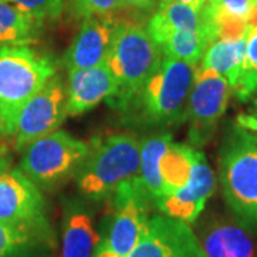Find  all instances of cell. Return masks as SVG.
Returning a JSON list of instances; mask_svg holds the SVG:
<instances>
[{"label": "cell", "mask_w": 257, "mask_h": 257, "mask_svg": "<svg viewBox=\"0 0 257 257\" xmlns=\"http://www.w3.org/2000/svg\"><path fill=\"white\" fill-rule=\"evenodd\" d=\"M197 66L163 56L155 73L143 87L119 109L132 113V117L152 127L173 126L186 119L187 100L196 77Z\"/></svg>", "instance_id": "6da1fadb"}, {"label": "cell", "mask_w": 257, "mask_h": 257, "mask_svg": "<svg viewBox=\"0 0 257 257\" xmlns=\"http://www.w3.org/2000/svg\"><path fill=\"white\" fill-rule=\"evenodd\" d=\"M57 72L55 62L29 45L0 46V135L13 136L23 104Z\"/></svg>", "instance_id": "7a4b0ae2"}, {"label": "cell", "mask_w": 257, "mask_h": 257, "mask_svg": "<svg viewBox=\"0 0 257 257\" xmlns=\"http://www.w3.org/2000/svg\"><path fill=\"white\" fill-rule=\"evenodd\" d=\"M219 177L234 217L246 229H257V147L239 124L220 147Z\"/></svg>", "instance_id": "3957f363"}, {"label": "cell", "mask_w": 257, "mask_h": 257, "mask_svg": "<svg viewBox=\"0 0 257 257\" xmlns=\"http://www.w3.org/2000/svg\"><path fill=\"white\" fill-rule=\"evenodd\" d=\"M140 167V140L130 133L110 135L90 145V152L77 170V186L86 197L104 200L119 186L136 177Z\"/></svg>", "instance_id": "277c9868"}, {"label": "cell", "mask_w": 257, "mask_h": 257, "mask_svg": "<svg viewBox=\"0 0 257 257\" xmlns=\"http://www.w3.org/2000/svg\"><path fill=\"white\" fill-rule=\"evenodd\" d=\"M162 59V49L146 29L133 23H117L104 62L119 86L117 96L111 99L116 100V106L143 87Z\"/></svg>", "instance_id": "5b68a950"}, {"label": "cell", "mask_w": 257, "mask_h": 257, "mask_svg": "<svg viewBox=\"0 0 257 257\" xmlns=\"http://www.w3.org/2000/svg\"><path fill=\"white\" fill-rule=\"evenodd\" d=\"M89 152V143L57 128L25 149L20 170L36 186L50 187L74 175Z\"/></svg>", "instance_id": "8992f818"}, {"label": "cell", "mask_w": 257, "mask_h": 257, "mask_svg": "<svg viewBox=\"0 0 257 257\" xmlns=\"http://www.w3.org/2000/svg\"><path fill=\"white\" fill-rule=\"evenodd\" d=\"M230 93L231 87L223 76L197 67L186 109L192 146H204L210 140L227 109Z\"/></svg>", "instance_id": "52a82bcc"}, {"label": "cell", "mask_w": 257, "mask_h": 257, "mask_svg": "<svg viewBox=\"0 0 257 257\" xmlns=\"http://www.w3.org/2000/svg\"><path fill=\"white\" fill-rule=\"evenodd\" d=\"M66 97L67 87L63 84L60 76L55 74L23 104L13 132L18 150H25L35 140L59 128L67 117Z\"/></svg>", "instance_id": "ba28073f"}, {"label": "cell", "mask_w": 257, "mask_h": 257, "mask_svg": "<svg viewBox=\"0 0 257 257\" xmlns=\"http://www.w3.org/2000/svg\"><path fill=\"white\" fill-rule=\"evenodd\" d=\"M113 197V216L107 236L103 241L121 257L138 244L149 219L147 204L150 199L138 176L121 183Z\"/></svg>", "instance_id": "9c48e42d"}, {"label": "cell", "mask_w": 257, "mask_h": 257, "mask_svg": "<svg viewBox=\"0 0 257 257\" xmlns=\"http://www.w3.org/2000/svg\"><path fill=\"white\" fill-rule=\"evenodd\" d=\"M0 221L50 231L45 199L22 170L0 172Z\"/></svg>", "instance_id": "30bf717a"}, {"label": "cell", "mask_w": 257, "mask_h": 257, "mask_svg": "<svg viewBox=\"0 0 257 257\" xmlns=\"http://www.w3.org/2000/svg\"><path fill=\"white\" fill-rule=\"evenodd\" d=\"M203 248L192 227L166 214L149 216L138 244L127 257H200Z\"/></svg>", "instance_id": "8fae6325"}, {"label": "cell", "mask_w": 257, "mask_h": 257, "mask_svg": "<svg viewBox=\"0 0 257 257\" xmlns=\"http://www.w3.org/2000/svg\"><path fill=\"white\" fill-rule=\"evenodd\" d=\"M214 184L216 180L210 166L202 152L196 149L189 180L183 187L162 197L155 204L162 214L190 224L200 216L214 192Z\"/></svg>", "instance_id": "7c38bea8"}, {"label": "cell", "mask_w": 257, "mask_h": 257, "mask_svg": "<svg viewBox=\"0 0 257 257\" xmlns=\"http://www.w3.org/2000/svg\"><path fill=\"white\" fill-rule=\"evenodd\" d=\"M117 22L110 16L84 18L64 56L69 72L94 67L106 62Z\"/></svg>", "instance_id": "4fadbf2b"}, {"label": "cell", "mask_w": 257, "mask_h": 257, "mask_svg": "<svg viewBox=\"0 0 257 257\" xmlns=\"http://www.w3.org/2000/svg\"><path fill=\"white\" fill-rule=\"evenodd\" d=\"M117 93V82L106 63L69 72L66 113L67 116L83 114L103 100L114 99Z\"/></svg>", "instance_id": "5bb4252c"}, {"label": "cell", "mask_w": 257, "mask_h": 257, "mask_svg": "<svg viewBox=\"0 0 257 257\" xmlns=\"http://www.w3.org/2000/svg\"><path fill=\"white\" fill-rule=\"evenodd\" d=\"M203 15L217 39H237L257 25V0H206Z\"/></svg>", "instance_id": "9a60e30c"}, {"label": "cell", "mask_w": 257, "mask_h": 257, "mask_svg": "<svg viewBox=\"0 0 257 257\" xmlns=\"http://www.w3.org/2000/svg\"><path fill=\"white\" fill-rule=\"evenodd\" d=\"M199 241L206 257H256V246L240 223L216 219L204 227Z\"/></svg>", "instance_id": "2e32d148"}, {"label": "cell", "mask_w": 257, "mask_h": 257, "mask_svg": "<svg viewBox=\"0 0 257 257\" xmlns=\"http://www.w3.org/2000/svg\"><path fill=\"white\" fill-rule=\"evenodd\" d=\"M214 30L204 18L203 10H197L179 2L160 0L157 12L150 19L146 30L157 45L165 39L169 33L177 30ZM216 35V33H214ZM217 37V36H216Z\"/></svg>", "instance_id": "e0dca14e"}, {"label": "cell", "mask_w": 257, "mask_h": 257, "mask_svg": "<svg viewBox=\"0 0 257 257\" xmlns=\"http://www.w3.org/2000/svg\"><path fill=\"white\" fill-rule=\"evenodd\" d=\"M172 143L173 138L169 133L152 135L140 142V167L138 179L150 202L156 203L163 192L162 159Z\"/></svg>", "instance_id": "ac0fdd59"}, {"label": "cell", "mask_w": 257, "mask_h": 257, "mask_svg": "<svg viewBox=\"0 0 257 257\" xmlns=\"http://www.w3.org/2000/svg\"><path fill=\"white\" fill-rule=\"evenodd\" d=\"M246 36L237 39H216L204 52L202 69H209L223 76L233 89L239 80L244 62Z\"/></svg>", "instance_id": "d6986e66"}, {"label": "cell", "mask_w": 257, "mask_h": 257, "mask_svg": "<svg viewBox=\"0 0 257 257\" xmlns=\"http://www.w3.org/2000/svg\"><path fill=\"white\" fill-rule=\"evenodd\" d=\"M97 244L99 236L90 214L82 207H73L64 219L62 257H93Z\"/></svg>", "instance_id": "ffe728a7"}, {"label": "cell", "mask_w": 257, "mask_h": 257, "mask_svg": "<svg viewBox=\"0 0 257 257\" xmlns=\"http://www.w3.org/2000/svg\"><path fill=\"white\" fill-rule=\"evenodd\" d=\"M216 35L209 30H177L172 32L159 43L163 56L177 59L186 63L197 64L202 62V57L207 47L216 40Z\"/></svg>", "instance_id": "44dd1931"}, {"label": "cell", "mask_w": 257, "mask_h": 257, "mask_svg": "<svg viewBox=\"0 0 257 257\" xmlns=\"http://www.w3.org/2000/svg\"><path fill=\"white\" fill-rule=\"evenodd\" d=\"M43 23L32 19L10 3L0 0V46L36 42Z\"/></svg>", "instance_id": "7402d4cb"}, {"label": "cell", "mask_w": 257, "mask_h": 257, "mask_svg": "<svg viewBox=\"0 0 257 257\" xmlns=\"http://www.w3.org/2000/svg\"><path fill=\"white\" fill-rule=\"evenodd\" d=\"M50 231L0 221V257H26L50 243Z\"/></svg>", "instance_id": "603a6c76"}, {"label": "cell", "mask_w": 257, "mask_h": 257, "mask_svg": "<svg viewBox=\"0 0 257 257\" xmlns=\"http://www.w3.org/2000/svg\"><path fill=\"white\" fill-rule=\"evenodd\" d=\"M240 101L248 100L257 92V25L246 35L244 62L236 86L231 89Z\"/></svg>", "instance_id": "cb8c5ba5"}, {"label": "cell", "mask_w": 257, "mask_h": 257, "mask_svg": "<svg viewBox=\"0 0 257 257\" xmlns=\"http://www.w3.org/2000/svg\"><path fill=\"white\" fill-rule=\"evenodd\" d=\"M40 23L53 22L62 16L63 0H5Z\"/></svg>", "instance_id": "d4e9b609"}, {"label": "cell", "mask_w": 257, "mask_h": 257, "mask_svg": "<svg viewBox=\"0 0 257 257\" xmlns=\"http://www.w3.org/2000/svg\"><path fill=\"white\" fill-rule=\"evenodd\" d=\"M74 10L82 18L110 16L123 5L120 0H73Z\"/></svg>", "instance_id": "484cf974"}, {"label": "cell", "mask_w": 257, "mask_h": 257, "mask_svg": "<svg viewBox=\"0 0 257 257\" xmlns=\"http://www.w3.org/2000/svg\"><path fill=\"white\" fill-rule=\"evenodd\" d=\"M120 2L123 6L138 10H149L155 5V0H120Z\"/></svg>", "instance_id": "4316f807"}, {"label": "cell", "mask_w": 257, "mask_h": 257, "mask_svg": "<svg viewBox=\"0 0 257 257\" xmlns=\"http://www.w3.org/2000/svg\"><path fill=\"white\" fill-rule=\"evenodd\" d=\"M170 2H179V3H183V5H187V6H192L194 9L202 10L206 0H170Z\"/></svg>", "instance_id": "83f0119b"}, {"label": "cell", "mask_w": 257, "mask_h": 257, "mask_svg": "<svg viewBox=\"0 0 257 257\" xmlns=\"http://www.w3.org/2000/svg\"><path fill=\"white\" fill-rule=\"evenodd\" d=\"M9 166V157H8V153L3 147H0V172L2 170H6Z\"/></svg>", "instance_id": "f1b7e54d"}, {"label": "cell", "mask_w": 257, "mask_h": 257, "mask_svg": "<svg viewBox=\"0 0 257 257\" xmlns=\"http://www.w3.org/2000/svg\"><path fill=\"white\" fill-rule=\"evenodd\" d=\"M248 133H250V138L253 140V143H254L257 147V132H248Z\"/></svg>", "instance_id": "f546056e"}, {"label": "cell", "mask_w": 257, "mask_h": 257, "mask_svg": "<svg viewBox=\"0 0 257 257\" xmlns=\"http://www.w3.org/2000/svg\"><path fill=\"white\" fill-rule=\"evenodd\" d=\"M254 111H256V114H254V116H256V119H257V96H256V99H254Z\"/></svg>", "instance_id": "4dcf8cb0"}, {"label": "cell", "mask_w": 257, "mask_h": 257, "mask_svg": "<svg viewBox=\"0 0 257 257\" xmlns=\"http://www.w3.org/2000/svg\"><path fill=\"white\" fill-rule=\"evenodd\" d=\"M200 257H206V256H204V254H203V256H200Z\"/></svg>", "instance_id": "1f68e13d"}]
</instances>
